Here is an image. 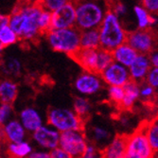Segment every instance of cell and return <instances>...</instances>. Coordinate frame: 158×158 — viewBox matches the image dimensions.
Listing matches in <instances>:
<instances>
[{"mask_svg": "<svg viewBox=\"0 0 158 158\" xmlns=\"http://www.w3.org/2000/svg\"><path fill=\"white\" fill-rule=\"evenodd\" d=\"M60 135L61 134L58 131L46 124L34 132L31 135V138L39 148L47 152H51L59 147Z\"/></svg>", "mask_w": 158, "mask_h": 158, "instance_id": "8fae6325", "label": "cell"}, {"mask_svg": "<svg viewBox=\"0 0 158 158\" xmlns=\"http://www.w3.org/2000/svg\"><path fill=\"white\" fill-rule=\"evenodd\" d=\"M19 41L17 34L8 26L0 31V45L4 48L15 45Z\"/></svg>", "mask_w": 158, "mask_h": 158, "instance_id": "83f0119b", "label": "cell"}, {"mask_svg": "<svg viewBox=\"0 0 158 158\" xmlns=\"http://www.w3.org/2000/svg\"><path fill=\"white\" fill-rule=\"evenodd\" d=\"M144 81L145 83L152 86L154 89L158 88V68L157 67H152L150 69Z\"/></svg>", "mask_w": 158, "mask_h": 158, "instance_id": "836d02e7", "label": "cell"}, {"mask_svg": "<svg viewBox=\"0 0 158 158\" xmlns=\"http://www.w3.org/2000/svg\"><path fill=\"white\" fill-rule=\"evenodd\" d=\"M140 4L152 15H158V0H143Z\"/></svg>", "mask_w": 158, "mask_h": 158, "instance_id": "8d00e7d4", "label": "cell"}, {"mask_svg": "<svg viewBox=\"0 0 158 158\" xmlns=\"http://www.w3.org/2000/svg\"><path fill=\"white\" fill-rule=\"evenodd\" d=\"M124 158H129V157H127V156L125 155V156H124Z\"/></svg>", "mask_w": 158, "mask_h": 158, "instance_id": "ee69618b", "label": "cell"}, {"mask_svg": "<svg viewBox=\"0 0 158 158\" xmlns=\"http://www.w3.org/2000/svg\"><path fill=\"white\" fill-rule=\"evenodd\" d=\"M114 62L112 52L103 48H98V73L100 74Z\"/></svg>", "mask_w": 158, "mask_h": 158, "instance_id": "f1b7e54d", "label": "cell"}, {"mask_svg": "<svg viewBox=\"0 0 158 158\" xmlns=\"http://www.w3.org/2000/svg\"><path fill=\"white\" fill-rule=\"evenodd\" d=\"M0 66H1V70L4 73V75L10 78L20 76L23 69L21 61L18 58H16V57H11V56L3 60Z\"/></svg>", "mask_w": 158, "mask_h": 158, "instance_id": "d4e9b609", "label": "cell"}, {"mask_svg": "<svg viewBox=\"0 0 158 158\" xmlns=\"http://www.w3.org/2000/svg\"><path fill=\"white\" fill-rule=\"evenodd\" d=\"M126 43L138 54L149 55L158 48V35L152 30H135L128 32Z\"/></svg>", "mask_w": 158, "mask_h": 158, "instance_id": "8992f818", "label": "cell"}, {"mask_svg": "<svg viewBox=\"0 0 158 158\" xmlns=\"http://www.w3.org/2000/svg\"><path fill=\"white\" fill-rule=\"evenodd\" d=\"M42 10L39 1L23 2L12 9L9 27L17 34L19 40L33 41L42 35L38 26Z\"/></svg>", "mask_w": 158, "mask_h": 158, "instance_id": "6da1fadb", "label": "cell"}, {"mask_svg": "<svg viewBox=\"0 0 158 158\" xmlns=\"http://www.w3.org/2000/svg\"><path fill=\"white\" fill-rule=\"evenodd\" d=\"M103 81L98 73L82 71L74 81L75 90L81 96H93L98 94L103 87Z\"/></svg>", "mask_w": 158, "mask_h": 158, "instance_id": "9c48e42d", "label": "cell"}, {"mask_svg": "<svg viewBox=\"0 0 158 158\" xmlns=\"http://www.w3.org/2000/svg\"><path fill=\"white\" fill-rule=\"evenodd\" d=\"M98 33L100 48L111 52L126 43L128 35L121 20L111 10L107 11L102 25L98 27Z\"/></svg>", "mask_w": 158, "mask_h": 158, "instance_id": "3957f363", "label": "cell"}, {"mask_svg": "<svg viewBox=\"0 0 158 158\" xmlns=\"http://www.w3.org/2000/svg\"><path fill=\"white\" fill-rule=\"evenodd\" d=\"M87 145L88 140L83 131H69L60 135L59 147L71 158H81Z\"/></svg>", "mask_w": 158, "mask_h": 158, "instance_id": "ba28073f", "label": "cell"}, {"mask_svg": "<svg viewBox=\"0 0 158 158\" xmlns=\"http://www.w3.org/2000/svg\"><path fill=\"white\" fill-rule=\"evenodd\" d=\"M107 95L112 102L120 105L124 97V89L120 86H108Z\"/></svg>", "mask_w": 158, "mask_h": 158, "instance_id": "f546056e", "label": "cell"}, {"mask_svg": "<svg viewBox=\"0 0 158 158\" xmlns=\"http://www.w3.org/2000/svg\"><path fill=\"white\" fill-rule=\"evenodd\" d=\"M155 93V89L152 88V86L148 85L147 83H143L140 85V89H139V95L140 98L144 100H150L153 98Z\"/></svg>", "mask_w": 158, "mask_h": 158, "instance_id": "d590c367", "label": "cell"}, {"mask_svg": "<svg viewBox=\"0 0 158 158\" xmlns=\"http://www.w3.org/2000/svg\"><path fill=\"white\" fill-rule=\"evenodd\" d=\"M133 10L136 20L137 30H151L152 14H150L141 4L134 6Z\"/></svg>", "mask_w": 158, "mask_h": 158, "instance_id": "484cf974", "label": "cell"}, {"mask_svg": "<svg viewBox=\"0 0 158 158\" xmlns=\"http://www.w3.org/2000/svg\"><path fill=\"white\" fill-rule=\"evenodd\" d=\"M72 59H74L84 71L98 73V49H80L72 57Z\"/></svg>", "mask_w": 158, "mask_h": 158, "instance_id": "e0dca14e", "label": "cell"}, {"mask_svg": "<svg viewBox=\"0 0 158 158\" xmlns=\"http://www.w3.org/2000/svg\"><path fill=\"white\" fill-rule=\"evenodd\" d=\"M126 155V135L114 136L102 150V158H124Z\"/></svg>", "mask_w": 158, "mask_h": 158, "instance_id": "ac0fdd59", "label": "cell"}, {"mask_svg": "<svg viewBox=\"0 0 158 158\" xmlns=\"http://www.w3.org/2000/svg\"><path fill=\"white\" fill-rule=\"evenodd\" d=\"M19 121L27 133L33 134L44 124V118L41 113L33 107H25L19 113Z\"/></svg>", "mask_w": 158, "mask_h": 158, "instance_id": "4fadbf2b", "label": "cell"}, {"mask_svg": "<svg viewBox=\"0 0 158 158\" xmlns=\"http://www.w3.org/2000/svg\"><path fill=\"white\" fill-rule=\"evenodd\" d=\"M48 125L58 131L60 134L69 131H83L84 120L69 108L52 107L47 114Z\"/></svg>", "mask_w": 158, "mask_h": 158, "instance_id": "5b68a950", "label": "cell"}, {"mask_svg": "<svg viewBox=\"0 0 158 158\" xmlns=\"http://www.w3.org/2000/svg\"><path fill=\"white\" fill-rule=\"evenodd\" d=\"M45 35L53 50L69 55L71 58L81 49V31L76 27L64 30H50Z\"/></svg>", "mask_w": 158, "mask_h": 158, "instance_id": "277c9868", "label": "cell"}, {"mask_svg": "<svg viewBox=\"0 0 158 158\" xmlns=\"http://www.w3.org/2000/svg\"><path fill=\"white\" fill-rule=\"evenodd\" d=\"M81 158H102V150H99L91 143H88Z\"/></svg>", "mask_w": 158, "mask_h": 158, "instance_id": "e575fe53", "label": "cell"}, {"mask_svg": "<svg viewBox=\"0 0 158 158\" xmlns=\"http://www.w3.org/2000/svg\"><path fill=\"white\" fill-rule=\"evenodd\" d=\"M81 49H98L100 48V40L98 30L81 31L80 38Z\"/></svg>", "mask_w": 158, "mask_h": 158, "instance_id": "603a6c76", "label": "cell"}, {"mask_svg": "<svg viewBox=\"0 0 158 158\" xmlns=\"http://www.w3.org/2000/svg\"><path fill=\"white\" fill-rule=\"evenodd\" d=\"M66 2V0H44V1H39L41 7L44 10L49 11L50 13L59 10Z\"/></svg>", "mask_w": 158, "mask_h": 158, "instance_id": "1f68e13d", "label": "cell"}, {"mask_svg": "<svg viewBox=\"0 0 158 158\" xmlns=\"http://www.w3.org/2000/svg\"><path fill=\"white\" fill-rule=\"evenodd\" d=\"M3 50H4V48L0 45V65H1V64H2V61H3V59H2V53H3Z\"/></svg>", "mask_w": 158, "mask_h": 158, "instance_id": "b9f144b4", "label": "cell"}, {"mask_svg": "<svg viewBox=\"0 0 158 158\" xmlns=\"http://www.w3.org/2000/svg\"><path fill=\"white\" fill-rule=\"evenodd\" d=\"M49 152H50V157L51 158H71L70 155L67 152H65L64 150H62L60 147L52 150Z\"/></svg>", "mask_w": 158, "mask_h": 158, "instance_id": "f35d334b", "label": "cell"}, {"mask_svg": "<svg viewBox=\"0 0 158 158\" xmlns=\"http://www.w3.org/2000/svg\"><path fill=\"white\" fill-rule=\"evenodd\" d=\"M13 109L10 104L0 103V129L12 118Z\"/></svg>", "mask_w": 158, "mask_h": 158, "instance_id": "4dcf8cb0", "label": "cell"}, {"mask_svg": "<svg viewBox=\"0 0 158 158\" xmlns=\"http://www.w3.org/2000/svg\"><path fill=\"white\" fill-rule=\"evenodd\" d=\"M126 156L129 158H154L155 152L140 128L126 135Z\"/></svg>", "mask_w": 158, "mask_h": 158, "instance_id": "52a82bcc", "label": "cell"}, {"mask_svg": "<svg viewBox=\"0 0 158 158\" xmlns=\"http://www.w3.org/2000/svg\"><path fill=\"white\" fill-rule=\"evenodd\" d=\"M7 150L12 158H27L33 152V147L30 141L25 140L18 143H10Z\"/></svg>", "mask_w": 158, "mask_h": 158, "instance_id": "cb8c5ba5", "label": "cell"}, {"mask_svg": "<svg viewBox=\"0 0 158 158\" xmlns=\"http://www.w3.org/2000/svg\"><path fill=\"white\" fill-rule=\"evenodd\" d=\"M76 27L80 31L98 30L107 11L109 4L100 1L75 2Z\"/></svg>", "mask_w": 158, "mask_h": 158, "instance_id": "7a4b0ae2", "label": "cell"}, {"mask_svg": "<svg viewBox=\"0 0 158 158\" xmlns=\"http://www.w3.org/2000/svg\"><path fill=\"white\" fill-rule=\"evenodd\" d=\"M10 22V15H7L5 13L0 12V31L3 30L4 27L9 26Z\"/></svg>", "mask_w": 158, "mask_h": 158, "instance_id": "60d3db41", "label": "cell"}, {"mask_svg": "<svg viewBox=\"0 0 158 158\" xmlns=\"http://www.w3.org/2000/svg\"><path fill=\"white\" fill-rule=\"evenodd\" d=\"M154 158H158V154H155V157Z\"/></svg>", "mask_w": 158, "mask_h": 158, "instance_id": "7bdbcfd3", "label": "cell"}, {"mask_svg": "<svg viewBox=\"0 0 158 158\" xmlns=\"http://www.w3.org/2000/svg\"><path fill=\"white\" fill-rule=\"evenodd\" d=\"M109 10H111L114 15H117L120 20L128 14V6L123 2H114L109 4Z\"/></svg>", "mask_w": 158, "mask_h": 158, "instance_id": "d6a6232c", "label": "cell"}, {"mask_svg": "<svg viewBox=\"0 0 158 158\" xmlns=\"http://www.w3.org/2000/svg\"><path fill=\"white\" fill-rule=\"evenodd\" d=\"M103 83L108 86H120L123 87L131 81L129 69L118 63L113 62L107 68L99 74Z\"/></svg>", "mask_w": 158, "mask_h": 158, "instance_id": "7c38bea8", "label": "cell"}, {"mask_svg": "<svg viewBox=\"0 0 158 158\" xmlns=\"http://www.w3.org/2000/svg\"><path fill=\"white\" fill-rule=\"evenodd\" d=\"M76 27L75 2L67 1L59 10L51 13L50 30H64Z\"/></svg>", "mask_w": 158, "mask_h": 158, "instance_id": "30bf717a", "label": "cell"}, {"mask_svg": "<svg viewBox=\"0 0 158 158\" xmlns=\"http://www.w3.org/2000/svg\"><path fill=\"white\" fill-rule=\"evenodd\" d=\"M123 89H124V97L120 106L125 110H129L135 105L136 100L140 98L139 95L140 84L131 81L125 86H123Z\"/></svg>", "mask_w": 158, "mask_h": 158, "instance_id": "44dd1931", "label": "cell"}, {"mask_svg": "<svg viewBox=\"0 0 158 158\" xmlns=\"http://www.w3.org/2000/svg\"><path fill=\"white\" fill-rule=\"evenodd\" d=\"M85 135L91 144L95 145L99 150H102L104 147H106L114 138L109 129L106 126L100 124L92 125L88 129Z\"/></svg>", "mask_w": 158, "mask_h": 158, "instance_id": "2e32d148", "label": "cell"}, {"mask_svg": "<svg viewBox=\"0 0 158 158\" xmlns=\"http://www.w3.org/2000/svg\"><path fill=\"white\" fill-rule=\"evenodd\" d=\"M151 68L152 64L150 62L149 55L138 54L135 60L131 64V66L128 68L131 81L138 84H141L145 81Z\"/></svg>", "mask_w": 158, "mask_h": 158, "instance_id": "9a60e30c", "label": "cell"}, {"mask_svg": "<svg viewBox=\"0 0 158 158\" xmlns=\"http://www.w3.org/2000/svg\"><path fill=\"white\" fill-rule=\"evenodd\" d=\"M27 158H51L50 152L44 150H33V152Z\"/></svg>", "mask_w": 158, "mask_h": 158, "instance_id": "74e56055", "label": "cell"}, {"mask_svg": "<svg viewBox=\"0 0 158 158\" xmlns=\"http://www.w3.org/2000/svg\"><path fill=\"white\" fill-rule=\"evenodd\" d=\"M18 96V85L10 78L0 81V103L11 105Z\"/></svg>", "mask_w": 158, "mask_h": 158, "instance_id": "ffe728a7", "label": "cell"}, {"mask_svg": "<svg viewBox=\"0 0 158 158\" xmlns=\"http://www.w3.org/2000/svg\"><path fill=\"white\" fill-rule=\"evenodd\" d=\"M140 129L145 134L155 154H158V116L153 118L152 120L145 122Z\"/></svg>", "mask_w": 158, "mask_h": 158, "instance_id": "7402d4cb", "label": "cell"}, {"mask_svg": "<svg viewBox=\"0 0 158 158\" xmlns=\"http://www.w3.org/2000/svg\"><path fill=\"white\" fill-rule=\"evenodd\" d=\"M27 134V131L17 118H11L0 129V136L8 141L9 144L25 141Z\"/></svg>", "mask_w": 158, "mask_h": 158, "instance_id": "5bb4252c", "label": "cell"}, {"mask_svg": "<svg viewBox=\"0 0 158 158\" xmlns=\"http://www.w3.org/2000/svg\"><path fill=\"white\" fill-rule=\"evenodd\" d=\"M149 58H150L152 67H157L158 68V48H155L152 53L149 54Z\"/></svg>", "mask_w": 158, "mask_h": 158, "instance_id": "ab89813d", "label": "cell"}, {"mask_svg": "<svg viewBox=\"0 0 158 158\" xmlns=\"http://www.w3.org/2000/svg\"><path fill=\"white\" fill-rule=\"evenodd\" d=\"M138 53L127 43H124L121 46L118 47L112 51L113 60L114 63H118L127 68L131 66L133 62L135 60Z\"/></svg>", "mask_w": 158, "mask_h": 158, "instance_id": "d6986e66", "label": "cell"}, {"mask_svg": "<svg viewBox=\"0 0 158 158\" xmlns=\"http://www.w3.org/2000/svg\"><path fill=\"white\" fill-rule=\"evenodd\" d=\"M77 116L82 120L87 118L91 113V103L85 97H76L73 102V109Z\"/></svg>", "mask_w": 158, "mask_h": 158, "instance_id": "4316f807", "label": "cell"}]
</instances>
